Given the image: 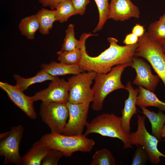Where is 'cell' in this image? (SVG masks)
Wrapping results in <instances>:
<instances>
[{"label": "cell", "mask_w": 165, "mask_h": 165, "mask_svg": "<svg viewBox=\"0 0 165 165\" xmlns=\"http://www.w3.org/2000/svg\"><path fill=\"white\" fill-rule=\"evenodd\" d=\"M86 39L85 37L82 39V57L78 64L82 70L96 73H106L110 71L115 65L131 61L138 46V42L120 46L118 44L117 39L109 37L108 38L109 47L98 56L92 57L89 56L86 51Z\"/></svg>", "instance_id": "1"}, {"label": "cell", "mask_w": 165, "mask_h": 165, "mask_svg": "<svg viewBox=\"0 0 165 165\" xmlns=\"http://www.w3.org/2000/svg\"><path fill=\"white\" fill-rule=\"evenodd\" d=\"M132 61L116 65L106 73H97L92 90L94 99L91 107L96 111L101 110L106 97L112 91L119 89H125L121 81L122 74L125 69L130 66Z\"/></svg>", "instance_id": "2"}, {"label": "cell", "mask_w": 165, "mask_h": 165, "mask_svg": "<svg viewBox=\"0 0 165 165\" xmlns=\"http://www.w3.org/2000/svg\"><path fill=\"white\" fill-rule=\"evenodd\" d=\"M84 134L86 136L91 133L120 140L124 148H132L129 134L123 129L121 118L113 113H104L95 117L86 126Z\"/></svg>", "instance_id": "3"}, {"label": "cell", "mask_w": 165, "mask_h": 165, "mask_svg": "<svg viewBox=\"0 0 165 165\" xmlns=\"http://www.w3.org/2000/svg\"><path fill=\"white\" fill-rule=\"evenodd\" d=\"M40 140L50 148L60 151L67 157L76 152H90L95 144L94 140L82 134L68 136L51 133L44 135Z\"/></svg>", "instance_id": "4"}, {"label": "cell", "mask_w": 165, "mask_h": 165, "mask_svg": "<svg viewBox=\"0 0 165 165\" xmlns=\"http://www.w3.org/2000/svg\"><path fill=\"white\" fill-rule=\"evenodd\" d=\"M138 43L134 56L146 60L165 86V56L161 45L152 38L147 32L139 38Z\"/></svg>", "instance_id": "5"}, {"label": "cell", "mask_w": 165, "mask_h": 165, "mask_svg": "<svg viewBox=\"0 0 165 165\" xmlns=\"http://www.w3.org/2000/svg\"><path fill=\"white\" fill-rule=\"evenodd\" d=\"M96 74L89 71L70 77L68 81L69 87L68 102L75 104H90L92 102L94 93L91 85Z\"/></svg>", "instance_id": "6"}, {"label": "cell", "mask_w": 165, "mask_h": 165, "mask_svg": "<svg viewBox=\"0 0 165 165\" xmlns=\"http://www.w3.org/2000/svg\"><path fill=\"white\" fill-rule=\"evenodd\" d=\"M146 117L144 116H138V128L135 132L129 134L132 145H140L147 152L150 162L153 164H157L160 161V157L165 158V155L160 152L157 148L159 140L146 129L145 121Z\"/></svg>", "instance_id": "7"}, {"label": "cell", "mask_w": 165, "mask_h": 165, "mask_svg": "<svg viewBox=\"0 0 165 165\" xmlns=\"http://www.w3.org/2000/svg\"><path fill=\"white\" fill-rule=\"evenodd\" d=\"M66 103L42 102L41 105L40 115L52 133L62 134L69 117Z\"/></svg>", "instance_id": "8"}, {"label": "cell", "mask_w": 165, "mask_h": 165, "mask_svg": "<svg viewBox=\"0 0 165 165\" xmlns=\"http://www.w3.org/2000/svg\"><path fill=\"white\" fill-rule=\"evenodd\" d=\"M24 127L19 125L0 134V155L4 157L3 164L12 163L21 165L19 148L23 137Z\"/></svg>", "instance_id": "9"}, {"label": "cell", "mask_w": 165, "mask_h": 165, "mask_svg": "<svg viewBox=\"0 0 165 165\" xmlns=\"http://www.w3.org/2000/svg\"><path fill=\"white\" fill-rule=\"evenodd\" d=\"M69 117L63 131V134L72 136L82 134L88 122L90 104H75L67 102Z\"/></svg>", "instance_id": "10"}, {"label": "cell", "mask_w": 165, "mask_h": 165, "mask_svg": "<svg viewBox=\"0 0 165 165\" xmlns=\"http://www.w3.org/2000/svg\"><path fill=\"white\" fill-rule=\"evenodd\" d=\"M69 90L68 82L57 76L51 81L47 88L36 93L31 97L34 101L41 100L42 102L66 103Z\"/></svg>", "instance_id": "11"}, {"label": "cell", "mask_w": 165, "mask_h": 165, "mask_svg": "<svg viewBox=\"0 0 165 165\" xmlns=\"http://www.w3.org/2000/svg\"><path fill=\"white\" fill-rule=\"evenodd\" d=\"M130 66L135 70L136 73L133 84L138 86L144 87L154 92L160 78L158 75L152 74L150 65L142 59L134 57Z\"/></svg>", "instance_id": "12"}, {"label": "cell", "mask_w": 165, "mask_h": 165, "mask_svg": "<svg viewBox=\"0 0 165 165\" xmlns=\"http://www.w3.org/2000/svg\"><path fill=\"white\" fill-rule=\"evenodd\" d=\"M0 87L5 91L10 100L30 119L37 117L33 105L34 101L31 97L26 95L16 85H10L7 82H0Z\"/></svg>", "instance_id": "13"}, {"label": "cell", "mask_w": 165, "mask_h": 165, "mask_svg": "<svg viewBox=\"0 0 165 165\" xmlns=\"http://www.w3.org/2000/svg\"><path fill=\"white\" fill-rule=\"evenodd\" d=\"M139 8L131 0H111L108 19L124 21L131 18H139Z\"/></svg>", "instance_id": "14"}, {"label": "cell", "mask_w": 165, "mask_h": 165, "mask_svg": "<svg viewBox=\"0 0 165 165\" xmlns=\"http://www.w3.org/2000/svg\"><path fill=\"white\" fill-rule=\"evenodd\" d=\"M129 93L128 98L125 101L124 108L122 110L121 117L123 129L127 134L130 133V121L133 116L137 113L136 107L137 96L139 93L138 88H133L130 82H127L126 88Z\"/></svg>", "instance_id": "15"}, {"label": "cell", "mask_w": 165, "mask_h": 165, "mask_svg": "<svg viewBox=\"0 0 165 165\" xmlns=\"http://www.w3.org/2000/svg\"><path fill=\"white\" fill-rule=\"evenodd\" d=\"M51 149L40 140L35 142L27 153L21 157V165H41L43 160Z\"/></svg>", "instance_id": "16"}, {"label": "cell", "mask_w": 165, "mask_h": 165, "mask_svg": "<svg viewBox=\"0 0 165 165\" xmlns=\"http://www.w3.org/2000/svg\"><path fill=\"white\" fill-rule=\"evenodd\" d=\"M42 69L50 75L55 76L67 74L76 75L83 72L80 68L78 63L67 64L60 62L52 61L50 63L42 64Z\"/></svg>", "instance_id": "17"}, {"label": "cell", "mask_w": 165, "mask_h": 165, "mask_svg": "<svg viewBox=\"0 0 165 165\" xmlns=\"http://www.w3.org/2000/svg\"><path fill=\"white\" fill-rule=\"evenodd\" d=\"M139 93L137 97L136 105L140 107L153 106L157 108L161 111H165V102L159 99L153 93L139 86Z\"/></svg>", "instance_id": "18"}, {"label": "cell", "mask_w": 165, "mask_h": 165, "mask_svg": "<svg viewBox=\"0 0 165 165\" xmlns=\"http://www.w3.org/2000/svg\"><path fill=\"white\" fill-rule=\"evenodd\" d=\"M144 114L149 121L151 125L152 134L158 140L161 139V132L165 123V114L161 111L156 113L151 111L145 107H140Z\"/></svg>", "instance_id": "19"}, {"label": "cell", "mask_w": 165, "mask_h": 165, "mask_svg": "<svg viewBox=\"0 0 165 165\" xmlns=\"http://www.w3.org/2000/svg\"><path fill=\"white\" fill-rule=\"evenodd\" d=\"M57 76H52L42 69L34 76L28 78H25L18 75H13L16 81V85L22 91L28 89L29 87L34 83H41L47 81H52Z\"/></svg>", "instance_id": "20"}, {"label": "cell", "mask_w": 165, "mask_h": 165, "mask_svg": "<svg viewBox=\"0 0 165 165\" xmlns=\"http://www.w3.org/2000/svg\"><path fill=\"white\" fill-rule=\"evenodd\" d=\"M36 15L39 23V32L44 35L49 34L53 23L56 21L55 10H48L43 8Z\"/></svg>", "instance_id": "21"}, {"label": "cell", "mask_w": 165, "mask_h": 165, "mask_svg": "<svg viewBox=\"0 0 165 165\" xmlns=\"http://www.w3.org/2000/svg\"><path fill=\"white\" fill-rule=\"evenodd\" d=\"M21 34L28 39L32 40L39 28V23L36 15H33L23 18L18 25Z\"/></svg>", "instance_id": "22"}, {"label": "cell", "mask_w": 165, "mask_h": 165, "mask_svg": "<svg viewBox=\"0 0 165 165\" xmlns=\"http://www.w3.org/2000/svg\"><path fill=\"white\" fill-rule=\"evenodd\" d=\"M55 9L56 21L61 23L67 21L71 16L78 14L71 0H63Z\"/></svg>", "instance_id": "23"}, {"label": "cell", "mask_w": 165, "mask_h": 165, "mask_svg": "<svg viewBox=\"0 0 165 165\" xmlns=\"http://www.w3.org/2000/svg\"><path fill=\"white\" fill-rule=\"evenodd\" d=\"M74 25L70 24L65 31V37L62 45L61 50L66 51H73L80 49L82 46V40L76 39L75 36Z\"/></svg>", "instance_id": "24"}, {"label": "cell", "mask_w": 165, "mask_h": 165, "mask_svg": "<svg viewBox=\"0 0 165 165\" xmlns=\"http://www.w3.org/2000/svg\"><path fill=\"white\" fill-rule=\"evenodd\" d=\"M115 159L110 151L104 148L96 151L90 165H115Z\"/></svg>", "instance_id": "25"}, {"label": "cell", "mask_w": 165, "mask_h": 165, "mask_svg": "<svg viewBox=\"0 0 165 165\" xmlns=\"http://www.w3.org/2000/svg\"><path fill=\"white\" fill-rule=\"evenodd\" d=\"M147 32L152 38L160 45L165 42V24L160 20L151 23Z\"/></svg>", "instance_id": "26"}, {"label": "cell", "mask_w": 165, "mask_h": 165, "mask_svg": "<svg viewBox=\"0 0 165 165\" xmlns=\"http://www.w3.org/2000/svg\"><path fill=\"white\" fill-rule=\"evenodd\" d=\"M97 5L99 14V21L97 27L93 30L95 33L101 30L108 19L109 4L108 0H94Z\"/></svg>", "instance_id": "27"}, {"label": "cell", "mask_w": 165, "mask_h": 165, "mask_svg": "<svg viewBox=\"0 0 165 165\" xmlns=\"http://www.w3.org/2000/svg\"><path fill=\"white\" fill-rule=\"evenodd\" d=\"M58 55V59L61 63L67 64H72L78 63L82 57L81 49L70 51H63L61 50L57 52Z\"/></svg>", "instance_id": "28"}, {"label": "cell", "mask_w": 165, "mask_h": 165, "mask_svg": "<svg viewBox=\"0 0 165 165\" xmlns=\"http://www.w3.org/2000/svg\"><path fill=\"white\" fill-rule=\"evenodd\" d=\"M132 158V165H145L149 160L148 154L145 148L140 145H137Z\"/></svg>", "instance_id": "29"}, {"label": "cell", "mask_w": 165, "mask_h": 165, "mask_svg": "<svg viewBox=\"0 0 165 165\" xmlns=\"http://www.w3.org/2000/svg\"><path fill=\"white\" fill-rule=\"evenodd\" d=\"M63 156V154L60 151L51 149L43 160L41 165H57Z\"/></svg>", "instance_id": "30"}, {"label": "cell", "mask_w": 165, "mask_h": 165, "mask_svg": "<svg viewBox=\"0 0 165 165\" xmlns=\"http://www.w3.org/2000/svg\"><path fill=\"white\" fill-rule=\"evenodd\" d=\"M90 0H71L78 14L83 15L85 12L86 6Z\"/></svg>", "instance_id": "31"}, {"label": "cell", "mask_w": 165, "mask_h": 165, "mask_svg": "<svg viewBox=\"0 0 165 165\" xmlns=\"http://www.w3.org/2000/svg\"><path fill=\"white\" fill-rule=\"evenodd\" d=\"M139 37L132 32L126 35L123 41L125 45H132L138 42Z\"/></svg>", "instance_id": "32"}, {"label": "cell", "mask_w": 165, "mask_h": 165, "mask_svg": "<svg viewBox=\"0 0 165 165\" xmlns=\"http://www.w3.org/2000/svg\"><path fill=\"white\" fill-rule=\"evenodd\" d=\"M145 29L144 26L139 24H136L133 27L132 33L137 36L139 38L142 36L144 34Z\"/></svg>", "instance_id": "33"}, {"label": "cell", "mask_w": 165, "mask_h": 165, "mask_svg": "<svg viewBox=\"0 0 165 165\" xmlns=\"http://www.w3.org/2000/svg\"><path fill=\"white\" fill-rule=\"evenodd\" d=\"M161 138H165V123L161 132Z\"/></svg>", "instance_id": "34"}, {"label": "cell", "mask_w": 165, "mask_h": 165, "mask_svg": "<svg viewBox=\"0 0 165 165\" xmlns=\"http://www.w3.org/2000/svg\"><path fill=\"white\" fill-rule=\"evenodd\" d=\"M159 20L165 24V13L161 16Z\"/></svg>", "instance_id": "35"}, {"label": "cell", "mask_w": 165, "mask_h": 165, "mask_svg": "<svg viewBox=\"0 0 165 165\" xmlns=\"http://www.w3.org/2000/svg\"><path fill=\"white\" fill-rule=\"evenodd\" d=\"M161 45L163 52L165 56V42Z\"/></svg>", "instance_id": "36"}, {"label": "cell", "mask_w": 165, "mask_h": 165, "mask_svg": "<svg viewBox=\"0 0 165 165\" xmlns=\"http://www.w3.org/2000/svg\"><path fill=\"white\" fill-rule=\"evenodd\" d=\"M55 2L57 3H60L63 0H54Z\"/></svg>", "instance_id": "37"}]
</instances>
